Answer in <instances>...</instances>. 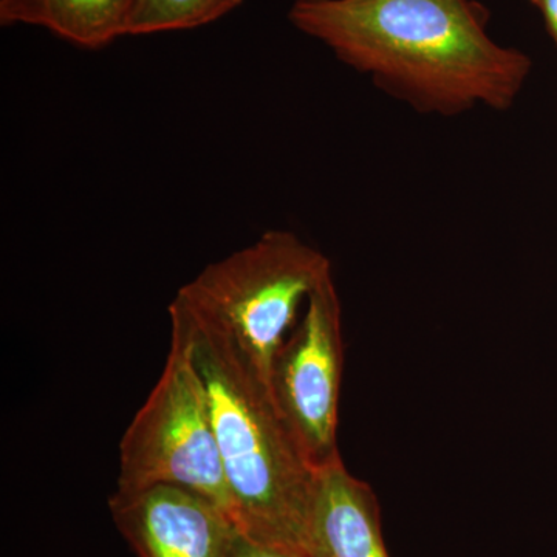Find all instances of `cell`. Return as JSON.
I'll use <instances>...</instances> for the list:
<instances>
[{"instance_id":"1","label":"cell","mask_w":557,"mask_h":557,"mask_svg":"<svg viewBox=\"0 0 557 557\" xmlns=\"http://www.w3.org/2000/svg\"><path fill=\"white\" fill-rule=\"evenodd\" d=\"M289 22L379 89L428 115L508 110L528 54L487 33L480 0H295Z\"/></svg>"},{"instance_id":"2","label":"cell","mask_w":557,"mask_h":557,"mask_svg":"<svg viewBox=\"0 0 557 557\" xmlns=\"http://www.w3.org/2000/svg\"><path fill=\"white\" fill-rule=\"evenodd\" d=\"M170 309L189 332L234 522L249 536L304 552L317 472L278 416L269 384L228 333L180 293Z\"/></svg>"},{"instance_id":"3","label":"cell","mask_w":557,"mask_h":557,"mask_svg":"<svg viewBox=\"0 0 557 557\" xmlns=\"http://www.w3.org/2000/svg\"><path fill=\"white\" fill-rule=\"evenodd\" d=\"M332 263L289 231H267L255 244L209 263L178 289L233 338L270 387L271 369L302 300Z\"/></svg>"},{"instance_id":"4","label":"cell","mask_w":557,"mask_h":557,"mask_svg":"<svg viewBox=\"0 0 557 557\" xmlns=\"http://www.w3.org/2000/svg\"><path fill=\"white\" fill-rule=\"evenodd\" d=\"M170 319L171 348L163 372L120 442L115 491L134 493L157 485L186 487L218 504L234 520L189 332L171 309Z\"/></svg>"},{"instance_id":"5","label":"cell","mask_w":557,"mask_h":557,"mask_svg":"<svg viewBox=\"0 0 557 557\" xmlns=\"http://www.w3.org/2000/svg\"><path fill=\"white\" fill-rule=\"evenodd\" d=\"M344 370L343 310L333 276L307 300L298 329L274 358L270 394L314 472L343 461L338 412Z\"/></svg>"},{"instance_id":"6","label":"cell","mask_w":557,"mask_h":557,"mask_svg":"<svg viewBox=\"0 0 557 557\" xmlns=\"http://www.w3.org/2000/svg\"><path fill=\"white\" fill-rule=\"evenodd\" d=\"M109 509L137 557H230L237 531L225 509L186 487L115 491Z\"/></svg>"},{"instance_id":"7","label":"cell","mask_w":557,"mask_h":557,"mask_svg":"<svg viewBox=\"0 0 557 557\" xmlns=\"http://www.w3.org/2000/svg\"><path fill=\"white\" fill-rule=\"evenodd\" d=\"M304 553L307 557H391L379 498L343 461L317 472Z\"/></svg>"},{"instance_id":"8","label":"cell","mask_w":557,"mask_h":557,"mask_svg":"<svg viewBox=\"0 0 557 557\" xmlns=\"http://www.w3.org/2000/svg\"><path fill=\"white\" fill-rule=\"evenodd\" d=\"M138 0H0V24L46 28L81 49L129 36Z\"/></svg>"},{"instance_id":"9","label":"cell","mask_w":557,"mask_h":557,"mask_svg":"<svg viewBox=\"0 0 557 557\" xmlns=\"http://www.w3.org/2000/svg\"><path fill=\"white\" fill-rule=\"evenodd\" d=\"M244 0H138L129 36L203 27L236 10Z\"/></svg>"},{"instance_id":"10","label":"cell","mask_w":557,"mask_h":557,"mask_svg":"<svg viewBox=\"0 0 557 557\" xmlns=\"http://www.w3.org/2000/svg\"><path fill=\"white\" fill-rule=\"evenodd\" d=\"M230 557H307L300 549L249 536L237 528Z\"/></svg>"},{"instance_id":"11","label":"cell","mask_w":557,"mask_h":557,"mask_svg":"<svg viewBox=\"0 0 557 557\" xmlns=\"http://www.w3.org/2000/svg\"><path fill=\"white\" fill-rule=\"evenodd\" d=\"M544 17L545 24L557 46V0H530Z\"/></svg>"}]
</instances>
